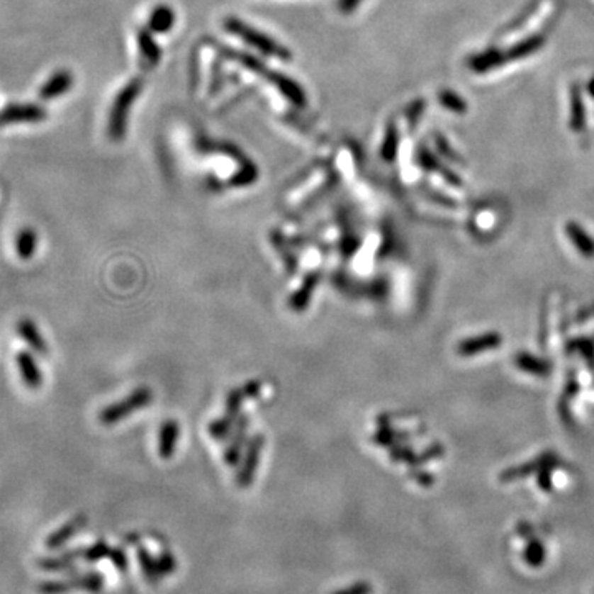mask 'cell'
Wrapping results in <instances>:
<instances>
[{
	"label": "cell",
	"mask_w": 594,
	"mask_h": 594,
	"mask_svg": "<svg viewBox=\"0 0 594 594\" xmlns=\"http://www.w3.org/2000/svg\"><path fill=\"white\" fill-rule=\"evenodd\" d=\"M174 558L172 556H164L162 561L159 563V570H160V575H165V573H170L174 571Z\"/></svg>",
	"instance_id": "obj_21"
},
{
	"label": "cell",
	"mask_w": 594,
	"mask_h": 594,
	"mask_svg": "<svg viewBox=\"0 0 594 594\" xmlns=\"http://www.w3.org/2000/svg\"><path fill=\"white\" fill-rule=\"evenodd\" d=\"M439 101L446 109L452 111V113L462 114L467 111V103L461 96H457L454 91H447V89L446 91H442L439 94Z\"/></svg>",
	"instance_id": "obj_13"
},
{
	"label": "cell",
	"mask_w": 594,
	"mask_h": 594,
	"mask_svg": "<svg viewBox=\"0 0 594 594\" xmlns=\"http://www.w3.org/2000/svg\"><path fill=\"white\" fill-rule=\"evenodd\" d=\"M505 62V57H503V52L498 48H489L486 52H482L476 57L469 60V68L476 73H487L491 69L497 67H502Z\"/></svg>",
	"instance_id": "obj_4"
},
{
	"label": "cell",
	"mask_w": 594,
	"mask_h": 594,
	"mask_svg": "<svg viewBox=\"0 0 594 594\" xmlns=\"http://www.w3.org/2000/svg\"><path fill=\"white\" fill-rule=\"evenodd\" d=\"M362 0H340V10L342 12H350L359 5Z\"/></svg>",
	"instance_id": "obj_22"
},
{
	"label": "cell",
	"mask_w": 594,
	"mask_h": 594,
	"mask_svg": "<svg viewBox=\"0 0 594 594\" xmlns=\"http://www.w3.org/2000/svg\"><path fill=\"white\" fill-rule=\"evenodd\" d=\"M418 159H420V164L425 169H427V170H439V174L442 175V177H444L449 184L454 185V187H459V185H461V179L457 177L456 174H452L451 169L442 167V165L439 162H437V159L435 157V155H432L426 147L420 149V154H418Z\"/></svg>",
	"instance_id": "obj_10"
},
{
	"label": "cell",
	"mask_w": 594,
	"mask_h": 594,
	"mask_svg": "<svg viewBox=\"0 0 594 594\" xmlns=\"http://www.w3.org/2000/svg\"><path fill=\"white\" fill-rule=\"evenodd\" d=\"M82 522H83V518H77V520H73L72 523H68L67 527H63L62 530H60L58 533H55V535L50 537L48 547H58V545H62V543L65 540H67L68 537H72L73 533L78 530V527L82 525Z\"/></svg>",
	"instance_id": "obj_15"
},
{
	"label": "cell",
	"mask_w": 594,
	"mask_h": 594,
	"mask_svg": "<svg viewBox=\"0 0 594 594\" xmlns=\"http://www.w3.org/2000/svg\"><path fill=\"white\" fill-rule=\"evenodd\" d=\"M72 84H73L72 73L60 72L57 74H53V77L43 84L42 89H40V96H42V99H55L67 93L68 89L72 88Z\"/></svg>",
	"instance_id": "obj_7"
},
{
	"label": "cell",
	"mask_w": 594,
	"mask_h": 594,
	"mask_svg": "<svg viewBox=\"0 0 594 594\" xmlns=\"http://www.w3.org/2000/svg\"><path fill=\"white\" fill-rule=\"evenodd\" d=\"M139 560H140V565H142V570H144V575L149 578L150 583H155L159 580L160 576V570H159V565H155L152 561V558L149 556L147 551L140 550L139 551Z\"/></svg>",
	"instance_id": "obj_16"
},
{
	"label": "cell",
	"mask_w": 594,
	"mask_h": 594,
	"mask_svg": "<svg viewBox=\"0 0 594 594\" xmlns=\"http://www.w3.org/2000/svg\"><path fill=\"white\" fill-rule=\"evenodd\" d=\"M47 118V111L37 104H10L0 111V128L9 124L40 123Z\"/></svg>",
	"instance_id": "obj_3"
},
{
	"label": "cell",
	"mask_w": 594,
	"mask_h": 594,
	"mask_svg": "<svg viewBox=\"0 0 594 594\" xmlns=\"http://www.w3.org/2000/svg\"><path fill=\"white\" fill-rule=\"evenodd\" d=\"M37 248V235L33 230L25 228L17 236V253L22 259H30Z\"/></svg>",
	"instance_id": "obj_11"
},
{
	"label": "cell",
	"mask_w": 594,
	"mask_h": 594,
	"mask_svg": "<svg viewBox=\"0 0 594 594\" xmlns=\"http://www.w3.org/2000/svg\"><path fill=\"white\" fill-rule=\"evenodd\" d=\"M226 30H230L231 33L238 35V37L245 38L246 43L253 45L254 48L261 50V52L266 53V55H271V57H278V58H283V60H289L291 55L288 53V50L281 47L279 43H276L274 40H271L269 37H266L258 30L248 27V25H245L243 22H240V20L236 18H228L226 20Z\"/></svg>",
	"instance_id": "obj_1"
},
{
	"label": "cell",
	"mask_w": 594,
	"mask_h": 594,
	"mask_svg": "<svg viewBox=\"0 0 594 594\" xmlns=\"http://www.w3.org/2000/svg\"><path fill=\"white\" fill-rule=\"evenodd\" d=\"M588 93H590L591 98H594V77L591 78V82L588 83Z\"/></svg>",
	"instance_id": "obj_23"
},
{
	"label": "cell",
	"mask_w": 594,
	"mask_h": 594,
	"mask_svg": "<svg viewBox=\"0 0 594 594\" xmlns=\"http://www.w3.org/2000/svg\"><path fill=\"white\" fill-rule=\"evenodd\" d=\"M523 558H525V561L530 566H533V568L540 566L542 563L545 561V547H543L540 542L533 540L530 545L527 547L525 555H523Z\"/></svg>",
	"instance_id": "obj_14"
},
{
	"label": "cell",
	"mask_w": 594,
	"mask_h": 594,
	"mask_svg": "<svg viewBox=\"0 0 594 594\" xmlns=\"http://www.w3.org/2000/svg\"><path fill=\"white\" fill-rule=\"evenodd\" d=\"M436 145H437V149H439V152L444 155V157H447V159H451V160H456V162H461L459 160V157H457V154L454 152V150L451 149V145H449V142H447V140L442 138L441 134H437L436 135Z\"/></svg>",
	"instance_id": "obj_18"
},
{
	"label": "cell",
	"mask_w": 594,
	"mask_h": 594,
	"mask_svg": "<svg viewBox=\"0 0 594 594\" xmlns=\"http://www.w3.org/2000/svg\"><path fill=\"white\" fill-rule=\"evenodd\" d=\"M371 585H369V583H364V581H360V583H355V585H352V586H349V588H345V590H339V591H335L334 594H371Z\"/></svg>",
	"instance_id": "obj_19"
},
{
	"label": "cell",
	"mask_w": 594,
	"mask_h": 594,
	"mask_svg": "<svg viewBox=\"0 0 594 594\" xmlns=\"http://www.w3.org/2000/svg\"><path fill=\"white\" fill-rule=\"evenodd\" d=\"M108 551H109L108 547L103 545V543H99V545L91 548V550H88L86 558H88V560H99L101 556H106V553H108Z\"/></svg>",
	"instance_id": "obj_20"
},
{
	"label": "cell",
	"mask_w": 594,
	"mask_h": 594,
	"mask_svg": "<svg viewBox=\"0 0 594 594\" xmlns=\"http://www.w3.org/2000/svg\"><path fill=\"white\" fill-rule=\"evenodd\" d=\"M396 150H398V130L395 128H390L388 133H386V139L383 142V150H381V154H383V157L386 160H393Z\"/></svg>",
	"instance_id": "obj_17"
},
{
	"label": "cell",
	"mask_w": 594,
	"mask_h": 594,
	"mask_svg": "<svg viewBox=\"0 0 594 594\" xmlns=\"http://www.w3.org/2000/svg\"><path fill=\"white\" fill-rule=\"evenodd\" d=\"M17 365H18L20 375H22L25 385H27L28 388L35 390L42 385V380H43L42 371L38 370L33 357L30 355L28 352H20V354L17 355Z\"/></svg>",
	"instance_id": "obj_6"
},
{
	"label": "cell",
	"mask_w": 594,
	"mask_h": 594,
	"mask_svg": "<svg viewBox=\"0 0 594 594\" xmlns=\"http://www.w3.org/2000/svg\"><path fill=\"white\" fill-rule=\"evenodd\" d=\"M17 330H18L20 337H22V339L27 342V344L32 347L33 350L42 352V354H43V352H47V344H45L42 334H40L37 325H35L32 320L22 319L18 322Z\"/></svg>",
	"instance_id": "obj_9"
},
{
	"label": "cell",
	"mask_w": 594,
	"mask_h": 594,
	"mask_svg": "<svg viewBox=\"0 0 594 594\" xmlns=\"http://www.w3.org/2000/svg\"><path fill=\"white\" fill-rule=\"evenodd\" d=\"M570 104H571V113H570V128L576 133L585 129L586 124V113H585V103H583L581 89L578 84H573L571 93H570Z\"/></svg>",
	"instance_id": "obj_8"
},
{
	"label": "cell",
	"mask_w": 594,
	"mask_h": 594,
	"mask_svg": "<svg viewBox=\"0 0 594 594\" xmlns=\"http://www.w3.org/2000/svg\"><path fill=\"white\" fill-rule=\"evenodd\" d=\"M543 45H545V37H543V35H532V37L522 40V42H518L517 45H513V47L505 50V52H503V57H505V62L527 58L535 53L537 50H540Z\"/></svg>",
	"instance_id": "obj_5"
},
{
	"label": "cell",
	"mask_w": 594,
	"mask_h": 594,
	"mask_svg": "<svg viewBox=\"0 0 594 594\" xmlns=\"http://www.w3.org/2000/svg\"><path fill=\"white\" fill-rule=\"evenodd\" d=\"M140 84L139 82H133L128 84L118 98L114 101V108L111 111V119H109V135L113 139H121L124 135L125 130V118H128L129 106L133 104V101L139 94Z\"/></svg>",
	"instance_id": "obj_2"
},
{
	"label": "cell",
	"mask_w": 594,
	"mask_h": 594,
	"mask_svg": "<svg viewBox=\"0 0 594 594\" xmlns=\"http://www.w3.org/2000/svg\"><path fill=\"white\" fill-rule=\"evenodd\" d=\"M172 23L174 12L167 7L155 9L152 17H150V28H152L154 32H167Z\"/></svg>",
	"instance_id": "obj_12"
}]
</instances>
